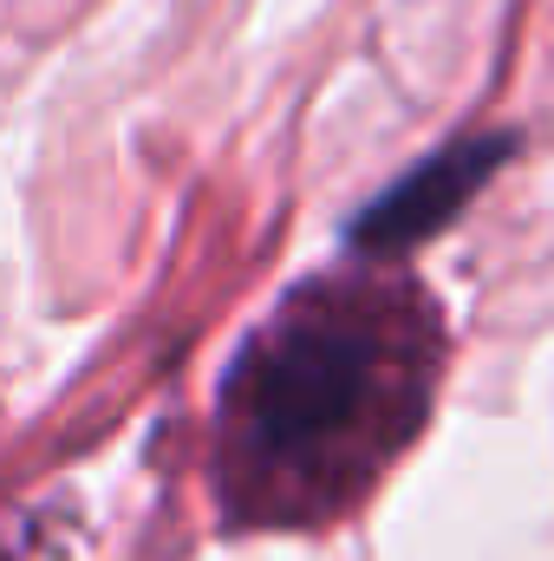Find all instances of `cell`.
I'll use <instances>...</instances> for the list:
<instances>
[{
	"mask_svg": "<svg viewBox=\"0 0 554 561\" xmlns=\"http://www.w3.org/2000/svg\"><path fill=\"white\" fill-rule=\"evenodd\" d=\"M443 320L417 280H307L222 379L216 496L229 529L353 516L430 424Z\"/></svg>",
	"mask_w": 554,
	"mask_h": 561,
	"instance_id": "obj_1",
	"label": "cell"
},
{
	"mask_svg": "<svg viewBox=\"0 0 554 561\" xmlns=\"http://www.w3.org/2000/svg\"><path fill=\"white\" fill-rule=\"evenodd\" d=\"M516 157L509 131H476V138L443 144L437 157H424L417 170H405L392 190H379L366 203V216L346 222V249L366 255V262H392V255H412L417 242H430L443 222H457V209Z\"/></svg>",
	"mask_w": 554,
	"mask_h": 561,
	"instance_id": "obj_2",
	"label": "cell"
}]
</instances>
